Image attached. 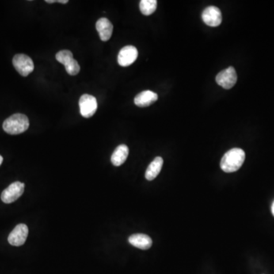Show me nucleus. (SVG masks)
Returning <instances> with one entry per match:
<instances>
[{
  "label": "nucleus",
  "instance_id": "f8f14e48",
  "mask_svg": "<svg viewBox=\"0 0 274 274\" xmlns=\"http://www.w3.org/2000/svg\"><path fill=\"white\" fill-rule=\"evenodd\" d=\"M128 241L130 245L142 250H147L153 245V240L147 235H132L130 236Z\"/></svg>",
  "mask_w": 274,
  "mask_h": 274
},
{
  "label": "nucleus",
  "instance_id": "6e6552de",
  "mask_svg": "<svg viewBox=\"0 0 274 274\" xmlns=\"http://www.w3.org/2000/svg\"><path fill=\"white\" fill-rule=\"evenodd\" d=\"M222 19L221 11L215 6H209L202 13V20L208 26H219L222 23Z\"/></svg>",
  "mask_w": 274,
  "mask_h": 274
},
{
  "label": "nucleus",
  "instance_id": "4468645a",
  "mask_svg": "<svg viewBox=\"0 0 274 274\" xmlns=\"http://www.w3.org/2000/svg\"><path fill=\"white\" fill-rule=\"evenodd\" d=\"M162 165H163V158L159 157L155 158L146 169V175H145L146 180H154L161 172Z\"/></svg>",
  "mask_w": 274,
  "mask_h": 274
},
{
  "label": "nucleus",
  "instance_id": "aec40b11",
  "mask_svg": "<svg viewBox=\"0 0 274 274\" xmlns=\"http://www.w3.org/2000/svg\"><path fill=\"white\" fill-rule=\"evenodd\" d=\"M271 211H272L273 215H274V203H273L272 207H271Z\"/></svg>",
  "mask_w": 274,
  "mask_h": 274
},
{
  "label": "nucleus",
  "instance_id": "2eb2a0df",
  "mask_svg": "<svg viewBox=\"0 0 274 274\" xmlns=\"http://www.w3.org/2000/svg\"><path fill=\"white\" fill-rule=\"evenodd\" d=\"M157 0H141L139 2V9L144 16H150L157 10Z\"/></svg>",
  "mask_w": 274,
  "mask_h": 274
},
{
  "label": "nucleus",
  "instance_id": "f257e3e1",
  "mask_svg": "<svg viewBox=\"0 0 274 274\" xmlns=\"http://www.w3.org/2000/svg\"><path fill=\"white\" fill-rule=\"evenodd\" d=\"M245 159V153L239 148H234L224 155L221 160V169L226 173L237 172L242 166Z\"/></svg>",
  "mask_w": 274,
  "mask_h": 274
},
{
  "label": "nucleus",
  "instance_id": "20e7f679",
  "mask_svg": "<svg viewBox=\"0 0 274 274\" xmlns=\"http://www.w3.org/2000/svg\"><path fill=\"white\" fill-rule=\"evenodd\" d=\"M78 104H79L80 114L83 117H91L97 111V99L91 95H82L80 98Z\"/></svg>",
  "mask_w": 274,
  "mask_h": 274
},
{
  "label": "nucleus",
  "instance_id": "0eeeda50",
  "mask_svg": "<svg viewBox=\"0 0 274 274\" xmlns=\"http://www.w3.org/2000/svg\"><path fill=\"white\" fill-rule=\"evenodd\" d=\"M28 235V226L25 224H19L9 234L8 241L13 246H21L26 241Z\"/></svg>",
  "mask_w": 274,
  "mask_h": 274
},
{
  "label": "nucleus",
  "instance_id": "f3484780",
  "mask_svg": "<svg viewBox=\"0 0 274 274\" xmlns=\"http://www.w3.org/2000/svg\"><path fill=\"white\" fill-rule=\"evenodd\" d=\"M65 68H66V73L70 76H76L80 71L79 65H78V62L74 59L69 64L66 65Z\"/></svg>",
  "mask_w": 274,
  "mask_h": 274
},
{
  "label": "nucleus",
  "instance_id": "dca6fc26",
  "mask_svg": "<svg viewBox=\"0 0 274 274\" xmlns=\"http://www.w3.org/2000/svg\"><path fill=\"white\" fill-rule=\"evenodd\" d=\"M56 59L61 64L64 65L66 66V65L69 64L73 60V53L71 51H67V50L59 51L56 55Z\"/></svg>",
  "mask_w": 274,
  "mask_h": 274
},
{
  "label": "nucleus",
  "instance_id": "423d86ee",
  "mask_svg": "<svg viewBox=\"0 0 274 274\" xmlns=\"http://www.w3.org/2000/svg\"><path fill=\"white\" fill-rule=\"evenodd\" d=\"M237 80V73L233 66H230L218 73L215 78L217 84L225 89H232L235 85Z\"/></svg>",
  "mask_w": 274,
  "mask_h": 274
},
{
  "label": "nucleus",
  "instance_id": "f03ea898",
  "mask_svg": "<svg viewBox=\"0 0 274 274\" xmlns=\"http://www.w3.org/2000/svg\"><path fill=\"white\" fill-rule=\"evenodd\" d=\"M29 127V120L26 115L15 114L8 117L2 124L4 131L11 135H18L25 132Z\"/></svg>",
  "mask_w": 274,
  "mask_h": 274
},
{
  "label": "nucleus",
  "instance_id": "6ab92c4d",
  "mask_svg": "<svg viewBox=\"0 0 274 274\" xmlns=\"http://www.w3.org/2000/svg\"><path fill=\"white\" fill-rule=\"evenodd\" d=\"M45 2H47V3L51 4L54 3V2H57V1H56V0H46Z\"/></svg>",
  "mask_w": 274,
  "mask_h": 274
},
{
  "label": "nucleus",
  "instance_id": "412c9836",
  "mask_svg": "<svg viewBox=\"0 0 274 274\" xmlns=\"http://www.w3.org/2000/svg\"><path fill=\"white\" fill-rule=\"evenodd\" d=\"M2 161H3V158L2 156H0V165H2Z\"/></svg>",
  "mask_w": 274,
  "mask_h": 274
},
{
  "label": "nucleus",
  "instance_id": "7ed1b4c3",
  "mask_svg": "<svg viewBox=\"0 0 274 274\" xmlns=\"http://www.w3.org/2000/svg\"><path fill=\"white\" fill-rule=\"evenodd\" d=\"M12 63L16 71L22 77H28L35 69L32 58L25 54H16L12 59Z\"/></svg>",
  "mask_w": 274,
  "mask_h": 274
},
{
  "label": "nucleus",
  "instance_id": "9b49d317",
  "mask_svg": "<svg viewBox=\"0 0 274 274\" xmlns=\"http://www.w3.org/2000/svg\"><path fill=\"white\" fill-rule=\"evenodd\" d=\"M158 95L152 91H143L136 96L134 103L138 107L145 108L156 102L158 100Z\"/></svg>",
  "mask_w": 274,
  "mask_h": 274
},
{
  "label": "nucleus",
  "instance_id": "9d476101",
  "mask_svg": "<svg viewBox=\"0 0 274 274\" xmlns=\"http://www.w3.org/2000/svg\"><path fill=\"white\" fill-rule=\"evenodd\" d=\"M113 29V24L106 18H101L96 22V30L102 41H108L111 39Z\"/></svg>",
  "mask_w": 274,
  "mask_h": 274
},
{
  "label": "nucleus",
  "instance_id": "ddd939ff",
  "mask_svg": "<svg viewBox=\"0 0 274 274\" xmlns=\"http://www.w3.org/2000/svg\"><path fill=\"white\" fill-rule=\"evenodd\" d=\"M129 155V148L126 145L118 146L111 156V162L115 166H120L125 162Z\"/></svg>",
  "mask_w": 274,
  "mask_h": 274
},
{
  "label": "nucleus",
  "instance_id": "1a4fd4ad",
  "mask_svg": "<svg viewBox=\"0 0 274 274\" xmlns=\"http://www.w3.org/2000/svg\"><path fill=\"white\" fill-rule=\"evenodd\" d=\"M137 57L138 51L134 46H125L120 50L118 54V63L123 67L130 66L137 60Z\"/></svg>",
  "mask_w": 274,
  "mask_h": 274
},
{
  "label": "nucleus",
  "instance_id": "a211bd4d",
  "mask_svg": "<svg viewBox=\"0 0 274 274\" xmlns=\"http://www.w3.org/2000/svg\"><path fill=\"white\" fill-rule=\"evenodd\" d=\"M57 2H59V3L66 4L68 3L69 1L68 0H58Z\"/></svg>",
  "mask_w": 274,
  "mask_h": 274
},
{
  "label": "nucleus",
  "instance_id": "39448f33",
  "mask_svg": "<svg viewBox=\"0 0 274 274\" xmlns=\"http://www.w3.org/2000/svg\"><path fill=\"white\" fill-rule=\"evenodd\" d=\"M24 191V183L16 181L12 183L6 189L2 191L1 195V200L5 203H12L17 200Z\"/></svg>",
  "mask_w": 274,
  "mask_h": 274
}]
</instances>
